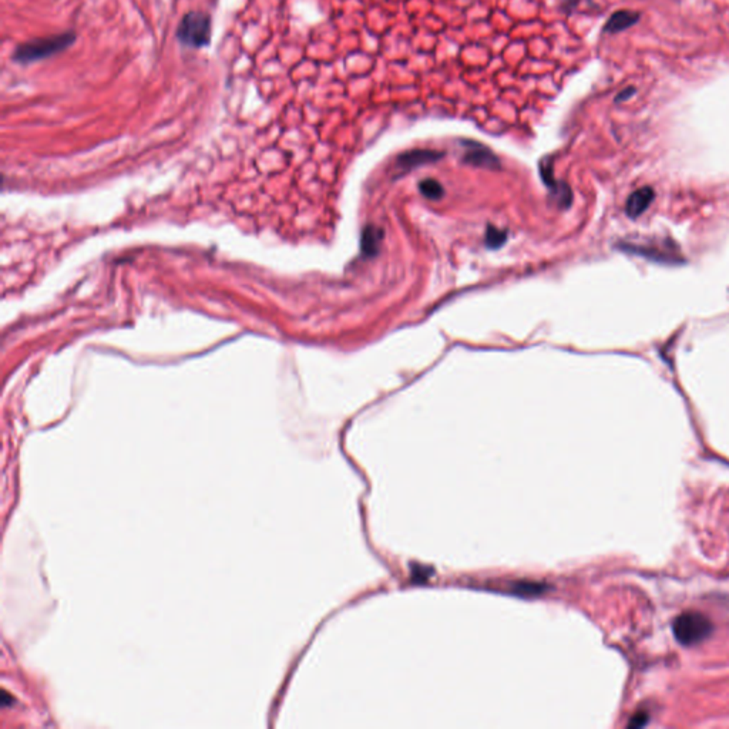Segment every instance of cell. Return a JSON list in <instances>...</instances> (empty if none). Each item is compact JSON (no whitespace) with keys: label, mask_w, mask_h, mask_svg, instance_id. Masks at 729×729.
I'll return each instance as SVG.
<instances>
[{"label":"cell","mask_w":729,"mask_h":729,"mask_svg":"<svg viewBox=\"0 0 729 729\" xmlns=\"http://www.w3.org/2000/svg\"><path fill=\"white\" fill-rule=\"evenodd\" d=\"M74 41L76 33L71 30L50 37L33 39L30 41L19 44L11 54V60L19 64L36 63L47 57H51L57 53H61L63 50L69 49Z\"/></svg>","instance_id":"obj_1"},{"label":"cell","mask_w":729,"mask_h":729,"mask_svg":"<svg viewBox=\"0 0 729 729\" xmlns=\"http://www.w3.org/2000/svg\"><path fill=\"white\" fill-rule=\"evenodd\" d=\"M213 21L211 16L206 11H188L183 16L176 37L184 46L190 49L207 47L211 41Z\"/></svg>","instance_id":"obj_2"},{"label":"cell","mask_w":729,"mask_h":729,"mask_svg":"<svg viewBox=\"0 0 729 729\" xmlns=\"http://www.w3.org/2000/svg\"><path fill=\"white\" fill-rule=\"evenodd\" d=\"M714 630L711 620L698 611H685L680 614L673 624V631L678 643L691 647L707 640Z\"/></svg>","instance_id":"obj_3"},{"label":"cell","mask_w":729,"mask_h":729,"mask_svg":"<svg viewBox=\"0 0 729 729\" xmlns=\"http://www.w3.org/2000/svg\"><path fill=\"white\" fill-rule=\"evenodd\" d=\"M465 144V156L463 161L476 167H485V169H497L500 166L498 159L481 143L476 141H463Z\"/></svg>","instance_id":"obj_4"},{"label":"cell","mask_w":729,"mask_h":729,"mask_svg":"<svg viewBox=\"0 0 729 729\" xmlns=\"http://www.w3.org/2000/svg\"><path fill=\"white\" fill-rule=\"evenodd\" d=\"M442 157H443V153H439L435 150H426V149H416V150H411V151L401 154L396 160V167L402 171H408V170L419 167L422 164L435 163Z\"/></svg>","instance_id":"obj_5"},{"label":"cell","mask_w":729,"mask_h":729,"mask_svg":"<svg viewBox=\"0 0 729 729\" xmlns=\"http://www.w3.org/2000/svg\"><path fill=\"white\" fill-rule=\"evenodd\" d=\"M641 14L634 10H617L614 11L604 24V31L610 34H617L624 31L633 26H635L640 20Z\"/></svg>","instance_id":"obj_6"},{"label":"cell","mask_w":729,"mask_h":729,"mask_svg":"<svg viewBox=\"0 0 729 729\" xmlns=\"http://www.w3.org/2000/svg\"><path fill=\"white\" fill-rule=\"evenodd\" d=\"M653 200H654V191L651 187L640 188L630 196V198L627 201L625 211L631 218H635V217L641 216L648 208V206L651 204Z\"/></svg>","instance_id":"obj_7"},{"label":"cell","mask_w":729,"mask_h":729,"mask_svg":"<svg viewBox=\"0 0 729 729\" xmlns=\"http://www.w3.org/2000/svg\"><path fill=\"white\" fill-rule=\"evenodd\" d=\"M382 240V231L375 227H368L362 236V251L366 255H373Z\"/></svg>","instance_id":"obj_8"},{"label":"cell","mask_w":729,"mask_h":729,"mask_svg":"<svg viewBox=\"0 0 729 729\" xmlns=\"http://www.w3.org/2000/svg\"><path fill=\"white\" fill-rule=\"evenodd\" d=\"M419 188H421V193L426 198H431V200H439L445 194L442 184H439L436 180H425L421 183Z\"/></svg>","instance_id":"obj_9"},{"label":"cell","mask_w":729,"mask_h":729,"mask_svg":"<svg viewBox=\"0 0 729 729\" xmlns=\"http://www.w3.org/2000/svg\"><path fill=\"white\" fill-rule=\"evenodd\" d=\"M507 236L504 231H498L496 228H488L487 231L486 243L488 248H497L503 245L506 241Z\"/></svg>","instance_id":"obj_10"},{"label":"cell","mask_w":729,"mask_h":729,"mask_svg":"<svg viewBox=\"0 0 729 729\" xmlns=\"http://www.w3.org/2000/svg\"><path fill=\"white\" fill-rule=\"evenodd\" d=\"M647 723H648V714H647V713H644V711H640V713H637V714L631 718V721H630V724H628V728H641V727H644Z\"/></svg>","instance_id":"obj_11"},{"label":"cell","mask_w":729,"mask_h":729,"mask_svg":"<svg viewBox=\"0 0 729 729\" xmlns=\"http://www.w3.org/2000/svg\"><path fill=\"white\" fill-rule=\"evenodd\" d=\"M581 3V0H561L560 1V10L565 14H571L577 6Z\"/></svg>","instance_id":"obj_12"},{"label":"cell","mask_w":729,"mask_h":729,"mask_svg":"<svg viewBox=\"0 0 729 729\" xmlns=\"http://www.w3.org/2000/svg\"><path fill=\"white\" fill-rule=\"evenodd\" d=\"M635 93H637L635 87H633V86H631V87H627V89H624V90H621V91L618 93V96L615 97V103L627 101V100H630V99H631Z\"/></svg>","instance_id":"obj_13"}]
</instances>
